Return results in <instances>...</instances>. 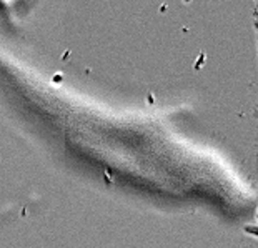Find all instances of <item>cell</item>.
Listing matches in <instances>:
<instances>
[]
</instances>
